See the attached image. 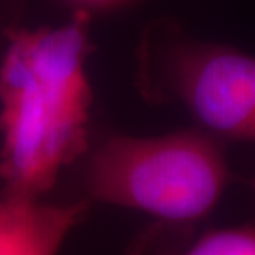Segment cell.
I'll return each instance as SVG.
<instances>
[{"label": "cell", "instance_id": "1", "mask_svg": "<svg viewBox=\"0 0 255 255\" xmlns=\"http://www.w3.org/2000/svg\"><path fill=\"white\" fill-rule=\"evenodd\" d=\"M88 10L57 28H8L0 65V196L38 199L90 149Z\"/></svg>", "mask_w": 255, "mask_h": 255}, {"label": "cell", "instance_id": "2", "mask_svg": "<svg viewBox=\"0 0 255 255\" xmlns=\"http://www.w3.org/2000/svg\"><path fill=\"white\" fill-rule=\"evenodd\" d=\"M222 141L207 131L164 136L110 134L90 152L83 174L86 201L187 224L211 212L229 184Z\"/></svg>", "mask_w": 255, "mask_h": 255}, {"label": "cell", "instance_id": "3", "mask_svg": "<svg viewBox=\"0 0 255 255\" xmlns=\"http://www.w3.org/2000/svg\"><path fill=\"white\" fill-rule=\"evenodd\" d=\"M136 85L154 105L181 103L209 134L255 141V57L189 37L179 23L146 25L136 50Z\"/></svg>", "mask_w": 255, "mask_h": 255}, {"label": "cell", "instance_id": "4", "mask_svg": "<svg viewBox=\"0 0 255 255\" xmlns=\"http://www.w3.org/2000/svg\"><path fill=\"white\" fill-rule=\"evenodd\" d=\"M88 211L86 199L52 206L38 199L0 196V255H57Z\"/></svg>", "mask_w": 255, "mask_h": 255}, {"label": "cell", "instance_id": "5", "mask_svg": "<svg viewBox=\"0 0 255 255\" xmlns=\"http://www.w3.org/2000/svg\"><path fill=\"white\" fill-rule=\"evenodd\" d=\"M161 255H255V227L211 231Z\"/></svg>", "mask_w": 255, "mask_h": 255}, {"label": "cell", "instance_id": "6", "mask_svg": "<svg viewBox=\"0 0 255 255\" xmlns=\"http://www.w3.org/2000/svg\"><path fill=\"white\" fill-rule=\"evenodd\" d=\"M70 2H76L81 5V10H86V7H96V8H105V7H115L128 0H70Z\"/></svg>", "mask_w": 255, "mask_h": 255}, {"label": "cell", "instance_id": "7", "mask_svg": "<svg viewBox=\"0 0 255 255\" xmlns=\"http://www.w3.org/2000/svg\"><path fill=\"white\" fill-rule=\"evenodd\" d=\"M252 191H254V197H255V176H254V179H252Z\"/></svg>", "mask_w": 255, "mask_h": 255}]
</instances>
